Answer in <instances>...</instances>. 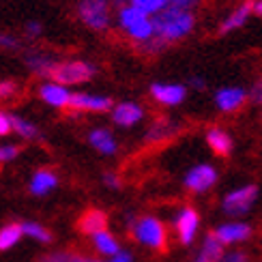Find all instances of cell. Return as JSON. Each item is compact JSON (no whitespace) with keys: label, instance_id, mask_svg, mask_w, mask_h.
<instances>
[{"label":"cell","instance_id":"cell-1","mask_svg":"<svg viewBox=\"0 0 262 262\" xmlns=\"http://www.w3.org/2000/svg\"><path fill=\"white\" fill-rule=\"evenodd\" d=\"M152 26H155V37L170 46V43L183 41L185 37L191 35V30L195 28V15L193 11L168 7L166 11L152 17Z\"/></svg>","mask_w":262,"mask_h":262},{"label":"cell","instance_id":"cell-2","mask_svg":"<svg viewBox=\"0 0 262 262\" xmlns=\"http://www.w3.org/2000/svg\"><path fill=\"white\" fill-rule=\"evenodd\" d=\"M116 24L121 28L127 39H131L136 46L150 41L155 37V26H152V17L138 11L136 7H125L121 11H116Z\"/></svg>","mask_w":262,"mask_h":262},{"label":"cell","instance_id":"cell-3","mask_svg":"<svg viewBox=\"0 0 262 262\" xmlns=\"http://www.w3.org/2000/svg\"><path fill=\"white\" fill-rule=\"evenodd\" d=\"M131 228V236L136 238L140 245H144L148 249H155V252H163L168 247V230L163 226L161 220L152 215H142L138 220H134Z\"/></svg>","mask_w":262,"mask_h":262},{"label":"cell","instance_id":"cell-4","mask_svg":"<svg viewBox=\"0 0 262 262\" xmlns=\"http://www.w3.org/2000/svg\"><path fill=\"white\" fill-rule=\"evenodd\" d=\"M75 13H78V19L86 28H91L95 32H103L112 24L110 0H78Z\"/></svg>","mask_w":262,"mask_h":262},{"label":"cell","instance_id":"cell-5","mask_svg":"<svg viewBox=\"0 0 262 262\" xmlns=\"http://www.w3.org/2000/svg\"><path fill=\"white\" fill-rule=\"evenodd\" d=\"M260 189L258 185H243L232 191H228L222 200V211L228 217H243L254 209V204L258 202Z\"/></svg>","mask_w":262,"mask_h":262},{"label":"cell","instance_id":"cell-6","mask_svg":"<svg viewBox=\"0 0 262 262\" xmlns=\"http://www.w3.org/2000/svg\"><path fill=\"white\" fill-rule=\"evenodd\" d=\"M95 71H97L95 64L89 60H64V62H58L52 80L62 86H75V84L89 82L95 75Z\"/></svg>","mask_w":262,"mask_h":262},{"label":"cell","instance_id":"cell-7","mask_svg":"<svg viewBox=\"0 0 262 262\" xmlns=\"http://www.w3.org/2000/svg\"><path fill=\"white\" fill-rule=\"evenodd\" d=\"M200 230V213L193 209V206H183L179 209V213L174 215V232H177L179 243L189 247Z\"/></svg>","mask_w":262,"mask_h":262},{"label":"cell","instance_id":"cell-8","mask_svg":"<svg viewBox=\"0 0 262 262\" xmlns=\"http://www.w3.org/2000/svg\"><path fill=\"white\" fill-rule=\"evenodd\" d=\"M217 179H220L217 168H213L211 163H198V166H193L185 174L183 185H185V189L191 193H206L211 187H215Z\"/></svg>","mask_w":262,"mask_h":262},{"label":"cell","instance_id":"cell-9","mask_svg":"<svg viewBox=\"0 0 262 262\" xmlns=\"http://www.w3.org/2000/svg\"><path fill=\"white\" fill-rule=\"evenodd\" d=\"M150 97L161 105L174 107V105H181L185 101V97H187V89H185L183 84L155 82V84H150Z\"/></svg>","mask_w":262,"mask_h":262},{"label":"cell","instance_id":"cell-10","mask_svg":"<svg viewBox=\"0 0 262 262\" xmlns=\"http://www.w3.org/2000/svg\"><path fill=\"white\" fill-rule=\"evenodd\" d=\"M249 99V93L241 86H224L215 93V105L220 112L226 114H232L236 110H241L245 105V101Z\"/></svg>","mask_w":262,"mask_h":262},{"label":"cell","instance_id":"cell-11","mask_svg":"<svg viewBox=\"0 0 262 262\" xmlns=\"http://www.w3.org/2000/svg\"><path fill=\"white\" fill-rule=\"evenodd\" d=\"M215 236L222 241V245H236V243H245L249 236L254 234L252 226L245 224V222H226L222 226L215 228Z\"/></svg>","mask_w":262,"mask_h":262},{"label":"cell","instance_id":"cell-12","mask_svg":"<svg viewBox=\"0 0 262 262\" xmlns=\"http://www.w3.org/2000/svg\"><path fill=\"white\" fill-rule=\"evenodd\" d=\"M112 105H114V101L110 97L73 93L69 110H73V112H107V110H112Z\"/></svg>","mask_w":262,"mask_h":262},{"label":"cell","instance_id":"cell-13","mask_svg":"<svg viewBox=\"0 0 262 262\" xmlns=\"http://www.w3.org/2000/svg\"><path fill=\"white\" fill-rule=\"evenodd\" d=\"M24 64L28 67L30 73L39 75V78H52L58 67V62L48 52H41V50H28L24 54Z\"/></svg>","mask_w":262,"mask_h":262},{"label":"cell","instance_id":"cell-14","mask_svg":"<svg viewBox=\"0 0 262 262\" xmlns=\"http://www.w3.org/2000/svg\"><path fill=\"white\" fill-rule=\"evenodd\" d=\"M39 97L43 101H46L48 105L52 107H58V110H64V107L71 105V97L73 93H69L67 86H62L58 82H43L39 86Z\"/></svg>","mask_w":262,"mask_h":262},{"label":"cell","instance_id":"cell-15","mask_svg":"<svg viewBox=\"0 0 262 262\" xmlns=\"http://www.w3.org/2000/svg\"><path fill=\"white\" fill-rule=\"evenodd\" d=\"M142 118H144V110L134 101H123L112 107V123L118 127H134Z\"/></svg>","mask_w":262,"mask_h":262},{"label":"cell","instance_id":"cell-16","mask_svg":"<svg viewBox=\"0 0 262 262\" xmlns=\"http://www.w3.org/2000/svg\"><path fill=\"white\" fill-rule=\"evenodd\" d=\"M254 13V7H252V0H245L238 7H234L230 13L224 17V21L220 24V35H228V32H234L241 26H245V21L249 19V15Z\"/></svg>","mask_w":262,"mask_h":262},{"label":"cell","instance_id":"cell-17","mask_svg":"<svg viewBox=\"0 0 262 262\" xmlns=\"http://www.w3.org/2000/svg\"><path fill=\"white\" fill-rule=\"evenodd\" d=\"M224 245L222 241L215 236V232H209L204 236V241L198 249V254H195L189 262H220L224 258Z\"/></svg>","mask_w":262,"mask_h":262},{"label":"cell","instance_id":"cell-18","mask_svg":"<svg viewBox=\"0 0 262 262\" xmlns=\"http://www.w3.org/2000/svg\"><path fill=\"white\" fill-rule=\"evenodd\" d=\"M206 144L209 148L220 157H228L234 148V142H232V136L228 131L220 129V127H211L206 131Z\"/></svg>","mask_w":262,"mask_h":262},{"label":"cell","instance_id":"cell-19","mask_svg":"<svg viewBox=\"0 0 262 262\" xmlns=\"http://www.w3.org/2000/svg\"><path fill=\"white\" fill-rule=\"evenodd\" d=\"M107 226V215L99 209H89L84 211L82 217L78 220V230L82 234H97V232H103Z\"/></svg>","mask_w":262,"mask_h":262},{"label":"cell","instance_id":"cell-20","mask_svg":"<svg viewBox=\"0 0 262 262\" xmlns=\"http://www.w3.org/2000/svg\"><path fill=\"white\" fill-rule=\"evenodd\" d=\"M56 185H58V174L50 168H43V170H37L35 177L30 179L28 189L32 195H46L56 187Z\"/></svg>","mask_w":262,"mask_h":262},{"label":"cell","instance_id":"cell-21","mask_svg":"<svg viewBox=\"0 0 262 262\" xmlns=\"http://www.w3.org/2000/svg\"><path fill=\"white\" fill-rule=\"evenodd\" d=\"M89 144L97 152H101V155H114L118 150L116 138L112 136V131H107V129H91L89 131Z\"/></svg>","mask_w":262,"mask_h":262},{"label":"cell","instance_id":"cell-22","mask_svg":"<svg viewBox=\"0 0 262 262\" xmlns=\"http://www.w3.org/2000/svg\"><path fill=\"white\" fill-rule=\"evenodd\" d=\"M91 241H93V245H95L97 252H99L101 256H105V258H114V256L121 254V245H118L116 236L110 234L107 230L93 234V236H91Z\"/></svg>","mask_w":262,"mask_h":262},{"label":"cell","instance_id":"cell-23","mask_svg":"<svg viewBox=\"0 0 262 262\" xmlns=\"http://www.w3.org/2000/svg\"><path fill=\"white\" fill-rule=\"evenodd\" d=\"M174 134H177V123L170 121V118H159V121H155L148 127L144 140L146 142H163V140H170Z\"/></svg>","mask_w":262,"mask_h":262},{"label":"cell","instance_id":"cell-24","mask_svg":"<svg viewBox=\"0 0 262 262\" xmlns=\"http://www.w3.org/2000/svg\"><path fill=\"white\" fill-rule=\"evenodd\" d=\"M11 123H13V131L19 138H24L28 142L41 140V131H39V127L35 123H30V121H26V118H21L17 114H11Z\"/></svg>","mask_w":262,"mask_h":262},{"label":"cell","instance_id":"cell-25","mask_svg":"<svg viewBox=\"0 0 262 262\" xmlns=\"http://www.w3.org/2000/svg\"><path fill=\"white\" fill-rule=\"evenodd\" d=\"M21 234V224H7L5 228H0V252H7V249L15 247L19 243Z\"/></svg>","mask_w":262,"mask_h":262},{"label":"cell","instance_id":"cell-26","mask_svg":"<svg viewBox=\"0 0 262 262\" xmlns=\"http://www.w3.org/2000/svg\"><path fill=\"white\" fill-rule=\"evenodd\" d=\"M129 5L136 7L138 11H142V13L155 17L161 13V11H166L170 7V0H131Z\"/></svg>","mask_w":262,"mask_h":262},{"label":"cell","instance_id":"cell-27","mask_svg":"<svg viewBox=\"0 0 262 262\" xmlns=\"http://www.w3.org/2000/svg\"><path fill=\"white\" fill-rule=\"evenodd\" d=\"M21 230H24L26 236L35 238V241H39V243H43V245L52 243V232L48 230L46 226H41V224H37V222H24V224H21Z\"/></svg>","mask_w":262,"mask_h":262},{"label":"cell","instance_id":"cell-28","mask_svg":"<svg viewBox=\"0 0 262 262\" xmlns=\"http://www.w3.org/2000/svg\"><path fill=\"white\" fill-rule=\"evenodd\" d=\"M41 262H97V260L78 252H52L48 256H43Z\"/></svg>","mask_w":262,"mask_h":262},{"label":"cell","instance_id":"cell-29","mask_svg":"<svg viewBox=\"0 0 262 262\" xmlns=\"http://www.w3.org/2000/svg\"><path fill=\"white\" fill-rule=\"evenodd\" d=\"M142 54H148V56H157L159 52H163L168 48V43L166 41H161L159 37H152L150 41H146V43H142V46H136Z\"/></svg>","mask_w":262,"mask_h":262},{"label":"cell","instance_id":"cell-30","mask_svg":"<svg viewBox=\"0 0 262 262\" xmlns=\"http://www.w3.org/2000/svg\"><path fill=\"white\" fill-rule=\"evenodd\" d=\"M0 50H7V52H15L19 50V39L11 32H0Z\"/></svg>","mask_w":262,"mask_h":262},{"label":"cell","instance_id":"cell-31","mask_svg":"<svg viewBox=\"0 0 262 262\" xmlns=\"http://www.w3.org/2000/svg\"><path fill=\"white\" fill-rule=\"evenodd\" d=\"M17 155H19V146H13V144H3V146H0V166H3V163L13 161Z\"/></svg>","mask_w":262,"mask_h":262},{"label":"cell","instance_id":"cell-32","mask_svg":"<svg viewBox=\"0 0 262 262\" xmlns=\"http://www.w3.org/2000/svg\"><path fill=\"white\" fill-rule=\"evenodd\" d=\"M17 93V84L13 80H3L0 82V101H7L11 97H15Z\"/></svg>","mask_w":262,"mask_h":262},{"label":"cell","instance_id":"cell-33","mask_svg":"<svg viewBox=\"0 0 262 262\" xmlns=\"http://www.w3.org/2000/svg\"><path fill=\"white\" fill-rule=\"evenodd\" d=\"M220 262H249V256L241 249H232V252H226Z\"/></svg>","mask_w":262,"mask_h":262},{"label":"cell","instance_id":"cell-34","mask_svg":"<svg viewBox=\"0 0 262 262\" xmlns=\"http://www.w3.org/2000/svg\"><path fill=\"white\" fill-rule=\"evenodd\" d=\"M249 101L256 105H262V78H258L252 89H249Z\"/></svg>","mask_w":262,"mask_h":262},{"label":"cell","instance_id":"cell-35","mask_svg":"<svg viewBox=\"0 0 262 262\" xmlns=\"http://www.w3.org/2000/svg\"><path fill=\"white\" fill-rule=\"evenodd\" d=\"M24 32H26V37H28V39H37L41 32H43V26L39 24L37 19H30L28 24L24 26Z\"/></svg>","mask_w":262,"mask_h":262},{"label":"cell","instance_id":"cell-36","mask_svg":"<svg viewBox=\"0 0 262 262\" xmlns=\"http://www.w3.org/2000/svg\"><path fill=\"white\" fill-rule=\"evenodd\" d=\"M101 181H103V185L107 189H118L121 187V179H118V174H114V172H103Z\"/></svg>","mask_w":262,"mask_h":262},{"label":"cell","instance_id":"cell-37","mask_svg":"<svg viewBox=\"0 0 262 262\" xmlns=\"http://www.w3.org/2000/svg\"><path fill=\"white\" fill-rule=\"evenodd\" d=\"M13 131V123H11V114L0 112V136H9Z\"/></svg>","mask_w":262,"mask_h":262},{"label":"cell","instance_id":"cell-38","mask_svg":"<svg viewBox=\"0 0 262 262\" xmlns=\"http://www.w3.org/2000/svg\"><path fill=\"white\" fill-rule=\"evenodd\" d=\"M200 3H202V0H170V7L185 9V11H193Z\"/></svg>","mask_w":262,"mask_h":262},{"label":"cell","instance_id":"cell-39","mask_svg":"<svg viewBox=\"0 0 262 262\" xmlns=\"http://www.w3.org/2000/svg\"><path fill=\"white\" fill-rule=\"evenodd\" d=\"M189 86H191V89H195V91H204L206 89V80L200 78V75H191V78H189Z\"/></svg>","mask_w":262,"mask_h":262},{"label":"cell","instance_id":"cell-40","mask_svg":"<svg viewBox=\"0 0 262 262\" xmlns=\"http://www.w3.org/2000/svg\"><path fill=\"white\" fill-rule=\"evenodd\" d=\"M97 262H134V256H131L129 252H121L118 256H114L110 260H97Z\"/></svg>","mask_w":262,"mask_h":262},{"label":"cell","instance_id":"cell-41","mask_svg":"<svg viewBox=\"0 0 262 262\" xmlns=\"http://www.w3.org/2000/svg\"><path fill=\"white\" fill-rule=\"evenodd\" d=\"M129 3H131V0H110V5H112V9H116V11H121V9L129 7Z\"/></svg>","mask_w":262,"mask_h":262},{"label":"cell","instance_id":"cell-42","mask_svg":"<svg viewBox=\"0 0 262 262\" xmlns=\"http://www.w3.org/2000/svg\"><path fill=\"white\" fill-rule=\"evenodd\" d=\"M252 7H254V13L262 17V0H252Z\"/></svg>","mask_w":262,"mask_h":262}]
</instances>
